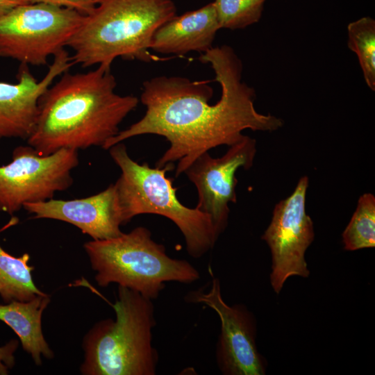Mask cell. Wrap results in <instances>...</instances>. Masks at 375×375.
Masks as SVG:
<instances>
[{
	"mask_svg": "<svg viewBox=\"0 0 375 375\" xmlns=\"http://www.w3.org/2000/svg\"><path fill=\"white\" fill-rule=\"evenodd\" d=\"M199 60L210 65L221 97L209 103L213 90L205 81H191L179 76H158L142 84L140 101L144 115L125 130L119 131L103 146H112L146 134L164 137L169 147L156 167L177 162L175 176L199 156L220 145L231 146L244 135L243 131L272 132L283 121L271 114L258 112L254 106L255 90L242 81V62L228 45L212 47Z\"/></svg>",
	"mask_w": 375,
	"mask_h": 375,
	"instance_id": "obj_1",
	"label": "cell"
},
{
	"mask_svg": "<svg viewBox=\"0 0 375 375\" xmlns=\"http://www.w3.org/2000/svg\"><path fill=\"white\" fill-rule=\"evenodd\" d=\"M110 65L60 75L40 99L38 115L27 144L40 155L61 149L101 147L119 131V124L139 103L133 95L115 92Z\"/></svg>",
	"mask_w": 375,
	"mask_h": 375,
	"instance_id": "obj_2",
	"label": "cell"
},
{
	"mask_svg": "<svg viewBox=\"0 0 375 375\" xmlns=\"http://www.w3.org/2000/svg\"><path fill=\"white\" fill-rule=\"evenodd\" d=\"M173 0H101L67 43L74 65H110L117 58L151 61L153 34L176 15Z\"/></svg>",
	"mask_w": 375,
	"mask_h": 375,
	"instance_id": "obj_3",
	"label": "cell"
},
{
	"mask_svg": "<svg viewBox=\"0 0 375 375\" xmlns=\"http://www.w3.org/2000/svg\"><path fill=\"white\" fill-rule=\"evenodd\" d=\"M116 318L97 322L83 341L84 375H155L158 354L152 345V300L118 286Z\"/></svg>",
	"mask_w": 375,
	"mask_h": 375,
	"instance_id": "obj_4",
	"label": "cell"
},
{
	"mask_svg": "<svg viewBox=\"0 0 375 375\" xmlns=\"http://www.w3.org/2000/svg\"><path fill=\"white\" fill-rule=\"evenodd\" d=\"M83 247L99 286L117 283L152 301L166 282L191 284L200 278L191 263L169 257L165 246L155 242L144 226L115 238L88 241Z\"/></svg>",
	"mask_w": 375,
	"mask_h": 375,
	"instance_id": "obj_5",
	"label": "cell"
},
{
	"mask_svg": "<svg viewBox=\"0 0 375 375\" xmlns=\"http://www.w3.org/2000/svg\"><path fill=\"white\" fill-rule=\"evenodd\" d=\"M108 150L121 170L115 185L125 224L141 214L161 215L179 228L191 257L201 258L213 248L218 237L210 217L182 204L172 180L166 176L173 165L152 168L140 164L130 157L123 142Z\"/></svg>",
	"mask_w": 375,
	"mask_h": 375,
	"instance_id": "obj_6",
	"label": "cell"
},
{
	"mask_svg": "<svg viewBox=\"0 0 375 375\" xmlns=\"http://www.w3.org/2000/svg\"><path fill=\"white\" fill-rule=\"evenodd\" d=\"M85 16L48 3L18 5L0 16V57L26 65H45L67 46Z\"/></svg>",
	"mask_w": 375,
	"mask_h": 375,
	"instance_id": "obj_7",
	"label": "cell"
},
{
	"mask_svg": "<svg viewBox=\"0 0 375 375\" xmlns=\"http://www.w3.org/2000/svg\"><path fill=\"white\" fill-rule=\"evenodd\" d=\"M78 163V150L41 156L28 144L15 147L12 160L0 166V211L12 215L26 203L53 199L71 187L72 171Z\"/></svg>",
	"mask_w": 375,
	"mask_h": 375,
	"instance_id": "obj_8",
	"label": "cell"
},
{
	"mask_svg": "<svg viewBox=\"0 0 375 375\" xmlns=\"http://www.w3.org/2000/svg\"><path fill=\"white\" fill-rule=\"evenodd\" d=\"M308 178L301 177L293 192L274 207L271 222L261 237L272 256L271 285L278 294L292 276L308 277L305 253L314 240L313 223L306 211Z\"/></svg>",
	"mask_w": 375,
	"mask_h": 375,
	"instance_id": "obj_9",
	"label": "cell"
},
{
	"mask_svg": "<svg viewBox=\"0 0 375 375\" xmlns=\"http://www.w3.org/2000/svg\"><path fill=\"white\" fill-rule=\"evenodd\" d=\"M212 278L208 291H191L185 300L203 303L219 316L221 333L217 344L216 360L219 370L226 375L265 374L266 362L256 347L253 315L243 305H228L222 298L219 279Z\"/></svg>",
	"mask_w": 375,
	"mask_h": 375,
	"instance_id": "obj_10",
	"label": "cell"
},
{
	"mask_svg": "<svg viewBox=\"0 0 375 375\" xmlns=\"http://www.w3.org/2000/svg\"><path fill=\"white\" fill-rule=\"evenodd\" d=\"M256 153V140L244 135L229 146L222 157L213 158L205 152L183 173L196 187L198 201L195 208L210 217L218 238L228 224L229 203L237 201L235 173L241 167L249 169Z\"/></svg>",
	"mask_w": 375,
	"mask_h": 375,
	"instance_id": "obj_11",
	"label": "cell"
},
{
	"mask_svg": "<svg viewBox=\"0 0 375 375\" xmlns=\"http://www.w3.org/2000/svg\"><path fill=\"white\" fill-rule=\"evenodd\" d=\"M74 65L65 49L53 56L44 76L37 80L28 65L22 64L17 82H0V142L4 138L26 140L33 131L40 99L53 81Z\"/></svg>",
	"mask_w": 375,
	"mask_h": 375,
	"instance_id": "obj_12",
	"label": "cell"
},
{
	"mask_svg": "<svg viewBox=\"0 0 375 375\" xmlns=\"http://www.w3.org/2000/svg\"><path fill=\"white\" fill-rule=\"evenodd\" d=\"M34 219H51L71 224L92 240H106L121 235L125 224L115 183L90 197L69 200L51 199L26 203Z\"/></svg>",
	"mask_w": 375,
	"mask_h": 375,
	"instance_id": "obj_13",
	"label": "cell"
},
{
	"mask_svg": "<svg viewBox=\"0 0 375 375\" xmlns=\"http://www.w3.org/2000/svg\"><path fill=\"white\" fill-rule=\"evenodd\" d=\"M221 28L213 2L174 17L153 34L151 50L162 54L183 56L192 51L203 53L212 48Z\"/></svg>",
	"mask_w": 375,
	"mask_h": 375,
	"instance_id": "obj_14",
	"label": "cell"
},
{
	"mask_svg": "<svg viewBox=\"0 0 375 375\" xmlns=\"http://www.w3.org/2000/svg\"><path fill=\"white\" fill-rule=\"evenodd\" d=\"M50 301L46 294L27 301H12L0 304V320L18 336L23 349L37 366L42 357L51 359L54 353L46 341L42 328V317Z\"/></svg>",
	"mask_w": 375,
	"mask_h": 375,
	"instance_id": "obj_15",
	"label": "cell"
},
{
	"mask_svg": "<svg viewBox=\"0 0 375 375\" xmlns=\"http://www.w3.org/2000/svg\"><path fill=\"white\" fill-rule=\"evenodd\" d=\"M29 260L28 253L15 257L0 244V297L5 303L12 301H27L46 294L33 280L34 267L28 265Z\"/></svg>",
	"mask_w": 375,
	"mask_h": 375,
	"instance_id": "obj_16",
	"label": "cell"
},
{
	"mask_svg": "<svg viewBox=\"0 0 375 375\" xmlns=\"http://www.w3.org/2000/svg\"><path fill=\"white\" fill-rule=\"evenodd\" d=\"M348 47L358 59L369 88L375 91V20L364 17L349 24Z\"/></svg>",
	"mask_w": 375,
	"mask_h": 375,
	"instance_id": "obj_17",
	"label": "cell"
},
{
	"mask_svg": "<svg viewBox=\"0 0 375 375\" xmlns=\"http://www.w3.org/2000/svg\"><path fill=\"white\" fill-rule=\"evenodd\" d=\"M344 248L356 251L375 246V197L365 193L358 199L352 217L342 233Z\"/></svg>",
	"mask_w": 375,
	"mask_h": 375,
	"instance_id": "obj_18",
	"label": "cell"
},
{
	"mask_svg": "<svg viewBox=\"0 0 375 375\" xmlns=\"http://www.w3.org/2000/svg\"><path fill=\"white\" fill-rule=\"evenodd\" d=\"M266 0H215L221 28L242 29L257 23Z\"/></svg>",
	"mask_w": 375,
	"mask_h": 375,
	"instance_id": "obj_19",
	"label": "cell"
},
{
	"mask_svg": "<svg viewBox=\"0 0 375 375\" xmlns=\"http://www.w3.org/2000/svg\"><path fill=\"white\" fill-rule=\"evenodd\" d=\"M22 3H43L73 8L87 15L92 12L96 6L93 0H19Z\"/></svg>",
	"mask_w": 375,
	"mask_h": 375,
	"instance_id": "obj_20",
	"label": "cell"
},
{
	"mask_svg": "<svg viewBox=\"0 0 375 375\" xmlns=\"http://www.w3.org/2000/svg\"><path fill=\"white\" fill-rule=\"evenodd\" d=\"M19 346L17 340H11L0 347V375H7L15 364V353Z\"/></svg>",
	"mask_w": 375,
	"mask_h": 375,
	"instance_id": "obj_21",
	"label": "cell"
},
{
	"mask_svg": "<svg viewBox=\"0 0 375 375\" xmlns=\"http://www.w3.org/2000/svg\"><path fill=\"white\" fill-rule=\"evenodd\" d=\"M24 4L19 0H0V16L8 12L14 7Z\"/></svg>",
	"mask_w": 375,
	"mask_h": 375,
	"instance_id": "obj_22",
	"label": "cell"
},
{
	"mask_svg": "<svg viewBox=\"0 0 375 375\" xmlns=\"http://www.w3.org/2000/svg\"><path fill=\"white\" fill-rule=\"evenodd\" d=\"M96 4H97L101 0H93Z\"/></svg>",
	"mask_w": 375,
	"mask_h": 375,
	"instance_id": "obj_23",
	"label": "cell"
}]
</instances>
